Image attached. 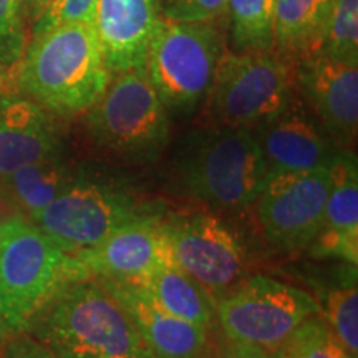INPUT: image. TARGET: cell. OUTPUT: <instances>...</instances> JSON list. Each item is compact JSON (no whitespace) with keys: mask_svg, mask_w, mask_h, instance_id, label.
I'll list each match as a JSON object with an SVG mask.
<instances>
[{"mask_svg":"<svg viewBox=\"0 0 358 358\" xmlns=\"http://www.w3.org/2000/svg\"><path fill=\"white\" fill-rule=\"evenodd\" d=\"M267 166L250 128L199 129L174 156L171 187L176 194L221 214H239L256 203Z\"/></svg>","mask_w":358,"mask_h":358,"instance_id":"cell-1","label":"cell"},{"mask_svg":"<svg viewBox=\"0 0 358 358\" xmlns=\"http://www.w3.org/2000/svg\"><path fill=\"white\" fill-rule=\"evenodd\" d=\"M110 80L93 24L60 25L32 35L15 71L20 95L58 116L88 111Z\"/></svg>","mask_w":358,"mask_h":358,"instance_id":"cell-2","label":"cell"},{"mask_svg":"<svg viewBox=\"0 0 358 358\" xmlns=\"http://www.w3.org/2000/svg\"><path fill=\"white\" fill-rule=\"evenodd\" d=\"M27 334L55 358H153L128 313L95 277L66 284Z\"/></svg>","mask_w":358,"mask_h":358,"instance_id":"cell-3","label":"cell"},{"mask_svg":"<svg viewBox=\"0 0 358 358\" xmlns=\"http://www.w3.org/2000/svg\"><path fill=\"white\" fill-rule=\"evenodd\" d=\"M87 277L82 261L30 219L10 224L0 241V319L8 337L27 332L66 284Z\"/></svg>","mask_w":358,"mask_h":358,"instance_id":"cell-4","label":"cell"},{"mask_svg":"<svg viewBox=\"0 0 358 358\" xmlns=\"http://www.w3.org/2000/svg\"><path fill=\"white\" fill-rule=\"evenodd\" d=\"M128 178L101 168H77L69 186L34 224L62 249L77 256L95 248L111 232L155 208Z\"/></svg>","mask_w":358,"mask_h":358,"instance_id":"cell-5","label":"cell"},{"mask_svg":"<svg viewBox=\"0 0 358 358\" xmlns=\"http://www.w3.org/2000/svg\"><path fill=\"white\" fill-rule=\"evenodd\" d=\"M87 124L98 150L127 166L155 163L171 140L169 113L145 69L113 75L87 111Z\"/></svg>","mask_w":358,"mask_h":358,"instance_id":"cell-6","label":"cell"},{"mask_svg":"<svg viewBox=\"0 0 358 358\" xmlns=\"http://www.w3.org/2000/svg\"><path fill=\"white\" fill-rule=\"evenodd\" d=\"M295 96V64L280 53L222 52L206 96L209 124L254 129Z\"/></svg>","mask_w":358,"mask_h":358,"instance_id":"cell-7","label":"cell"},{"mask_svg":"<svg viewBox=\"0 0 358 358\" xmlns=\"http://www.w3.org/2000/svg\"><path fill=\"white\" fill-rule=\"evenodd\" d=\"M169 257L217 302L250 274L256 262L245 236L221 213L189 208L166 213Z\"/></svg>","mask_w":358,"mask_h":358,"instance_id":"cell-8","label":"cell"},{"mask_svg":"<svg viewBox=\"0 0 358 358\" xmlns=\"http://www.w3.org/2000/svg\"><path fill=\"white\" fill-rule=\"evenodd\" d=\"M221 55V37L209 22L161 15L145 70L169 115H189L206 101Z\"/></svg>","mask_w":358,"mask_h":358,"instance_id":"cell-9","label":"cell"},{"mask_svg":"<svg viewBox=\"0 0 358 358\" xmlns=\"http://www.w3.org/2000/svg\"><path fill=\"white\" fill-rule=\"evenodd\" d=\"M319 313L308 290L266 274H250L216 302L222 337L267 353L284 347L303 322Z\"/></svg>","mask_w":358,"mask_h":358,"instance_id":"cell-10","label":"cell"},{"mask_svg":"<svg viewBox=\"0 0 358 358\" xmlns=\"http://www.w3.org/2000/svg\"><path fill=\"white\" fill-rule=\"evenodd\" d=\"M329 189V168L268 171L252 206L266 243L284 254L306 252L320 231Z\"/></svg>","mask_w":358,"mask_h":358,"instance_id":"cell-11","label":"cell"},{"mask_svg":"<svg viewBox=\"0 0 358 358\" xmlns=\"http://www.w3.org/2000/svg\"><path fill=\"white\" fill-rule=\"evenodd\" d=\"M164 203L129 219L95 248L77 254L90 277L140 284L171 262Z\"/></svg>","mask_w":358,"mask_h":358,"instance_id":"cell-12","label":"cell"},{"mask_svg":"<svg viewBox=\"0 0 358 358\" xmlns=\"http://www.w3.org/2000/svg\"><path fill=\"white\" fill-rule=\"evenodd\" d=\"M295 88L327 134L350 150L358 131V64L312 53L295 64Z\"/></svg>","mask_w":358,"mask_h":358,"instance_id":"cell-13","label":"cell"},{"mask_svg":"<svg viewBox=\"0 0 358 358\" xmlns=\"http://www.w3.org/2000/svg\"><path fill=\"white\" fill-rule=\"evenodd\" d=\"M267 171H317L330 168L342 150L327 134L302 98L252 129Z\"/></svg>","mask_w":358,"mask_h":358,"instance_id":"cell-14","label":"cell"},{"mask_svg":"<svg viewBox=\"0 0 358 358\" xmlns=\"http://www.w3.org/2000/svg\"><path fill=\"white\" fill-rule=\"evenodd\" d=\"M96 280L128 313L153 358H211L213 330L164 310L141 284Z\"/></svg>","mask_w":358,"mask_h":358,"instance_id":"cell-15","label":"cell"},{"mask_svg":"<svg viewBox=\"0 0 358 358\" xmlns=\"http://www.w3.org/2000/svg\"><path fill=\"white\" fill-rule=\"evenodd\" d=\"M159 19V0H96L93 29L111 77L145 69Z\"/></svg>","mask_w":358,"mask_h":358,"instance_id":"cell-16","label":"cell"},{"mask_svg":"<svg viewBox=\"0 0 358 358\" xmlns=\"http://www.w3.org/2000/svg\"><path fill=\"white\" fill-rule=\"evenodd\" d=\"M330 189L320 231L306 252L317 261L358 264V164L340 150L330 164Z\"/></svg>","mask_w":358,"mask_h":358,"instance_id":"cell-17","label":"cell"},{"mask_svg":"<svg viewBox=\"0 0 358 358\" xmlns=\"http://www.w3.org/2000/svg\"><path fill=\"white\" fill-rule=\"evenodd\" d=\"M55 155L62 140L48 111L20 93H0V179Z\"/></svg>","mask_w":358,"mask_h":358,"instance_id":"cell-18","label":"cell"},{"mask_svg":"<svg viewBox=\"0 0 358 358\" xmlns=\"http://www.w3.org/2000/svg\"><path fill=\"white\" fill-rule=\"evenodd\" d=\"M319 315L352 358H358V284L357 266L338 262L325 274L313 279Z\"/></svg>","mask_w":358,"mask_h":358,"instance_id":"cell-19","label":"cell"},{"mask_svg":"<svg viewBox=\"0 0 358 358\" xmlns=\"http://www.w3.org/2000/svg\"><path fill=\"white\" fill-rule=\"evenodd\" d=\"M140 284L173 315L213 332L217 329L214 299L199 282L173 262L161 266Z\"/></svg>","mask_w":358,"mask_h":358,"instance_id":"cell-20","label":"cell"},{"mask_svg":"<svg viewBox=\"0 0 358 358\" xmlns=\"http://www.w3.org/2000/svg\"><path fill=\"white\" fill-rule=\"evenodd\" d=\"M330 0H274L275 48L297 64L319 52Z\"/></svg>","mask_w":358,"mask_h":358,"instance_id":"cell-21","label":"cell"},{"mask_svg":"<svg viewBox=\"0 0 358 358\" xmlns=\"http://www.w3.org/2000/svg\"><path fill=\"white\" fill-rule=\"evenodd\" d=\"M75 173L77 168L66 163L62 155H55L13 169L0 182L19 203L25 216L34 221L69 186Z\"/></svg>","mask_w":358,"mask_h":358,"instance_id":"cell-22","label":"cell"},{"mask_svg":"<svg viewBox=\"0 0 358 358\" xmlns=\"http://www.w3.org/2000/svg\"><path fill=\"white\" fill-rule=\"evenodd\" d=\"M232 40L239 52L275 50L274 0H227Z\"/></svg>","mask_w":358,"mask_h":358,"instance_id":"cell-23","label":"cell"},{"mask_svg":"<svg viewBox=\"0 0 358 358\" xmlns=\"http://www.w3.org/2000/svg\"><path fill=\"white\" fill-rule=\"evenodd\" d=\"M317 53L358 64V0H330Z\"/></svg>","mask_w":358,"mask_h":358,"instance_id":"cell-24","label":"cell"},{"mask_svg":"<svg viewBox=\"0 0 358 358\" xmlns=\"http://www.w3.org/2000/svg\"><path fill=\"white\" fill-rule=\"evenodd\" d=\"M25 19L19 0H0V90L6 82L15 83V71L27 42Z\"/></svg>","mask_w":358,"mask_h":358,"instance_id":"cell-25","label":"cell"},{"mask_svg":"<svg viewBox=\"0 0 358 358\" xmlns=\"http://www.w3.org/2000/svg\"><path fill=\"white\" fill-rule=\"evenodd\" d=\"M285 345L294 358H352L319 313L303 322Z\"/></svg>","mask_w":358,"mask_h":358,"instance_id":"cell-26","label":"cell"},{"mask_svg":"<svg viewBox=\"0 0 358 358\" xmlns=\"http://www.w3.org/2000/svg\"><path fill=\"white\" fill-rule=\"evenodd\" d=\"M96 0H47L34 19L32 35L60 25L93 24Z\"/></svg>","mask_w":358,"mask_h":358,"instance_id":"cell-27","label":"cell"},{"mask_svg":"<svg viewBox=\"0 0 358 358\" xmlns=\"http://www.w3.org/2000/svg\"><path fill=\"white\" fill-rule=\"evenodd\" d=\"M161 15L182 22H211L226 15L227 0H159Z\"/></svg>","mask_w":358,"mask_h":358,"instance_id":"cell-28","label":"cell"},{"mask_svg":"<svg viewBox=\"0 0 358 358\" xmlns=\"http://www.w3.org/2000/svg\"><path fill=\"white\" fill-rule=\"evenodd\" d=\"M0 358H55L32 335L22 332L7 337L0 348Z\"/></svg>","mask_w":358,"mask_h":358,"instance_id":"cell-29","label":"cell"},{"mask_svg":"<svg viewBox=\"0 0 358 358\" xmlns=\"http://www.w3.org/2000/svg\"><path fill=\"white\" fill-rule=\"evenodd\" d=\"M214 358H268V353L259 347L249 345V343L224 338L222 345L217 348Z\"/></svg>","mask_w":358,"mask_h":358,"instance_id":"cell-30","label":"cell"},{"mask_svg":"<svg viewBox=\"0 0 358 358\" xmlns=\"http://www.w3.org/2000/svg\"><path fill=\"white\" fill-rule=\"evenodd\" d=\"M24 219L29 217L25 216V213L22 211L19 203L13 199L10 192L6 189V186L0 182V227L6 231L10 224L24 221Z\"/></svg>","mask_w":358,"mask_h":358,"instance_id":"cell-31","label":"cell"},{"mask_svg":"<svg viewBox=\"0 0 358 358\" xmlns=\"http://www.w3.org/2000/svg\"><path fill=\"white\" fill-rule=\"evenodd\" d=\"M47 0H19V6H20V12L24 15L25 22H34L37 13L40 12V8L43 7V3Z\"/></svg>","mask_w":358,"mask_h":358,"instance_id":"cell-32","label":"cell"},{"mask_svg":"<svg viewBox=\"0 0 358 358\" xmlns=\"http://www.w3.org/2000/svg\"><path fill=\"white\" fill-rule=\"evenodd\" d=\"M268 358H294V355L290 353L287 345H284V347L277 348V350L268 353Z\"/></svg>","mask_w":358,"mask_h":358,"instance_id":"cell-33","label":"cell"},{"mask_svg":"<svg viewBox=\"0 0 358 358\" xmlns=\"http://www.w3.org/2000/svg\"><path fill=\"white\" fill-rule=\"evenodd\" d=\"M7 337H8V334H7L6 327H3V324H2V319H0V348H2L3 342H6Z\"/></svg>","mask_w":358,"mask_h":358,"instance_id":"cell-34","label":"cell"},{"mask_svg":"<svg viewBox=\"0 0 358 358\" xmlns=\"http://www.w3.org/2000/svg\"><path fill=\"white\" fill-rule=\"evenodd\" d=\"M2 236H3V229H2V227H0V241H2Z\"/></svg>","mask_w":358,"mask_h":358,"instance_id":"cell-35","label":"cell"}]
</instances>
